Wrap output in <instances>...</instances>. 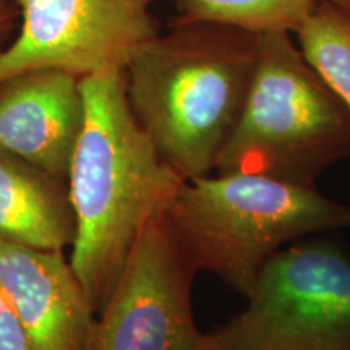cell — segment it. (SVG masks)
Segmentation results:
<instances>
[{
    "instance_id": "3957f363",
    "label": "cell",
    "mask_w": 350,
    "mask_h": 350,
    "mask_svg": "<svg viewBox=\"0 0 350 350\" xmlns=\"http://www.w3.org/2000/svg\"><path fill=\"white\" fill-rule=\"evenodd\" d=\"M175 234L198 271L247 297L258 274L291 240L350 227V206L256 174L188 178L167 208Z\"/></svg>"
},
{
    "instance_id": "7c38bea8",
    "label": "cell",
    "mask_w": 350,
    "mask_h": 350,
    "mask_svg": "<svg viewBox=\"0 0 350 350\" xmlns=\"http://www.w3.org/2000/svg\"><path fill=\"white\" fill-rule=\"evenodd\" d=\"M180 20L214 21L258 34H294L313 10L314 0H172Z\"/></svg>"
},
{
    "instance_id": "9a60e30c",
    "label": "cell",
    "mask_w": 350,
    "mask_h": 350,
    "mask_svg": "<svg viewBox=\"0 0 350 350\" xmlns=\"http://www.w3.org/2000/svg\"><path fill=\"white\" fill-rule=\"evenodd\" d=\"M314 2H329V3H336V5L350 8V0H314Z\"/></svg>"
},
{
    "instance_id": "5bb4252c",
    "label": "cell",
    "mask_w": 350,
    "mask_h": 350,
    "mask_svg": "<svg viewBox=\"0 0 350 350\" xmlns=\"http://www.w3.org/2000/svg\"><path fill=\"white\" fill-rule=\"evenodd\" d=\"M20 8L16 0H0V52L8 46L18 29Z\"/></svg>"
},
{
    "instance_id": "8992f818",
    "label": "cell",
    "mask_w": 350,
    "mask_h": 350,
    "mask_svg": "<svg viewBox=\"0 0 350 350\" xmlns=\"http://www.w3.org/2000/svg\"><path fill=\"white\" fill-rule=\"evenodd\" d=\"M196 273L167 211L156 216L96 313L85 350H209L191 308Z\"/></svg>"
},
{
    "instance_id": "5b68a950",
    "label": "cell",
    "mask_w": 350,
    "mask_h": 350,
    "mask_svg": "<svg viewBox=\"0 0 350 350\" xmlns=\"http://www.w3.org/2000/svg\"><path fill=\"white\" fill-rule=\"evenodd\" d=\"M247 300L208 332L209 350H350V258L334 243L282 248Z\"/></svg>"
},
{
    "instance_id": "30bf717a",
    "label": "cell",
    "mask_w": 350,
    "mask_h": 350,
    "mask_svg": "<svg viewBox=\"0 0 350 350\" xmlns=\"http://www.w3.org/2000/svg\"><path fill=\"white\" fill-rule=\"evenodd\" d=\"M75 234L67 182L0 148V239L38 250H65Z\"/></svg>"
},
{
    "instance_id": "4fadbf2b",
    "label": "cell",
    "mask_w": 350,
    "mask_h": 350,
    "mask_svg": "<svg viewBox=\"0 0 350 350\" xmlns=\"http://www.w3.org/2000/svg\"><path fill=\"white\" fill-rule=\"evenodd\" d=\"M0 350H31L18 314L0 288Z\"/></svg>"
},
{
    "instance_id": "9c48e42d",
    "label": "cell",
    "mask_w": 350,
    "mask_h": 350,
    "mask_svg": "<svg viewBox=\"0 0 350 350\" xmlns=\"http://www.w3.org/2000/svg\"><path fill=\"white\" fill-rule=\"evenodd\" d=\"M0 288L31 350H85L96 312L64 250L0 239Z\"/></svg>"
},
{
    "instance_id": "52a82bcc",
    "label": "cell",
    "mask_w": 350,
    "mask_h": 350,
    "mask_svg": "<svg viewBox=\"0 0 350 350\" xmlns=\"http://www.w3.org/2000/svg\"><path fill=\"white\" fill-rule=\"evenodd\" d=\"M20 23L0 52V80L36 68L78 77L126 70L157 34L152 0H16Z\"/></svg>"
},
{
    "instance_id": "7a4b0ae2",
    "label": "cell",
    "mask_w": 350,
    "mask_h": 350,
    "mask_svg": "<svg viewBox=\"0 0 350 350\" xmlns=\"http://www.w3.org/2000/svg\"><path fill=\"white\" fill-rule=\"evenodd\" d=\"M261 34L175 18L135 55L126 75L131 111L183 180L211 174L250 90Z\"/></svg>"
},
{
    "instance_id": "8fae6325",
    "label": "cell",
    "mask_w": 350,
    "mask_h": 350,
    "mask_svg": "<svg viewBox=\"0 0 350 350\" xmlns=\"http://www.w3.org/2000/svg\"><path fill=\"white\" fill-rule=\"evenodd\" d=\"M294 36L308 64L350 112V8L317 2Z\"/></svg>"
},
{
    "instance_id": "277c9868",
    "label": "cell",
    "mask_w": 350,
    "mask_h": 350,
    "mask_svg": "<svg viewBox=\"0 0 350 350\" xmlns=\"http://www.w3.org/2000/svg\"><path fill=\"white\" fill-rule=\"evenodd\" d=\"M349 156V109L291 33H262L242 113L214 170L314 187L319 175Z\"/></svg>"
},
{
    "instance_id": "ba28073f",
    "label": "cell",
    "mask_w": 350,
    "mask_h": 350,
    "mask_svg": "<svg viewBox=\"0 0 350 350\" xmlns=\"http://www.w3.org/2000/svg\"><path fill=\"white\" fill-rule=\"evenodd\" d=\"M85 122L81 77L36 68L0 80V148L67 182Z\"/></svg>"
},
{
    "instance_id": "6da1fadb",
    "label": "cell",
    "mask_w": 350,
    "mask_h": 350,
    "mask_svg": "<svg viewBox=\"0 0 350 350\" xmlns=\"http://www.w3.org/2000/svg\"><path fill=\"white\" fill-rule=\"evenodd\" d=\"M85 122L67 187L77 221L70 265L98 313L139 234L167 211L183 178L131 111L125 70L81 78Z\"/></svg>"
}]
</instances>
